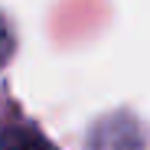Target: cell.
<instances>
[{
  "mask_svg": "<svg viewBox=\"0 0 150 150\" xmlns=\"http://www.w3.org/2000/svg\"><path fill=\"white\" fill-rule=\"evenodd\" d=\"M0 150H56L33 127H7L0 134Z\"/></svg>",
  "mask_w": 150,
  "mask_h": 150,
  "instance_id": "6da1fadb",
  "label": "cell"
},
{
  "mask_svg": "<svg viewBox=\"0 0 150 150\" xmlns=\"http://www.w3.org/2000/svg\"><path fill=\"white\" fill-rule=\"evenodd\" d=\"M10 49H13V33H10V26H7V20L0 16V65L10 59Z\"/></svg>",
  "mask_w": 150,
  "mask_h": 150,
  "instance_id": "3957f363",
  "label": "cell"
},
{
  "mask_svg": "<svg viewBox=\"0 0 150 150\" xmlns=\"http://www.w3.org/2000/svg\"><path fill=\"white\" fill-rule=\"evenodd\" d=\"M108 131V137L114 140L111 150H140V140H137V127L127 121V117H114L108 124H101Z\"/></svg>",
  "mask_w": 150,
  "mask_h": 150,
  "instance_id": "7a4b0ae2",
  "label": "cell"
}]
</instances>
